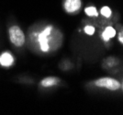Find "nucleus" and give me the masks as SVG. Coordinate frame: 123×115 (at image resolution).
<instances>
[{"label":"nucleus","mask_w":123,"mask_h":115,"mask_svg":"<svg viewBox=\"0 0 123 115\" xmlns=\"http://www.w3.org/2000/svg\"><path fill=\"white\" fill-rule=\"evenodd\" d=\"M9 39L11 42L18 47H21L25 42V35L18 26H12L9 28Z\"/></svg>","instance_id":"1"},{"label":"nucleus","mask_w":123,"mask_h":115,"mask_svg":"<svg viewBox=\"0 0 123 115\" xmlns=\"http://www.w3.org/2000/svg\"><path fill=\"white\" fill-rule=\"evenodd\" d=\"M95 85L100 88H107L109 90H118L120 86L116 79L110 78V77H102V78L98 79L95 82Z\"/></svg>","instance_id":"2"},{"label":"nucleus","mask_w":123,"mask_h":115,"mask_svg":"<svg viewBox=\"0 0 123 115\" xmlns=\"http://www.w3.org/2000/svg\"><path fill=\"white\" fill-rule=\"evenodd\" d=\"M52 28L51 26L47 27L46 29L39 35V42L41 43V49L43 52H47L49 50V44H48V39L47 37L51 33Z\"/></svg>","instance_id":"3"},{"label":"nucleus","mask_w":123,"mask_h":115,"mask_svg":"<svg viewBox=\"0 0 123 115\" xmlns=\"http://www.w3.org/2000/svg\"><path fill=\"white\" fill-rule=\"evenodd\" d=\"M82 6L81 0H66L64 3V8L67 12L72 13L78 10Z\"/></svg>","instance_id":"4"},{"label":"nucleus","mask_w":123,"mask_h":115,"mask_svg":"<svg viewBox=\"0 0 123 115\" xmlns=\"http://www.w3.org/2000/svg\"><path fill=\"white\" fill-rule=\"evenodd\" d=\"M14 62V59L9 52H4L0 56V64L3 66H9Z\"/></svg>","instance_id":"5"},{"label":"nucleus","mask_w":123,"mask_h":115,"mask_svg":"<svg viewBox=\"0 0 123 115\" xmlns=\"http://www.w3.org/2000/svg\"><path fill=\"white\" fill-rule=\"evenodd\" d=\"M115 35H116V31L113 29L112 27H108V28H106L105 32H103L102 37L106 42H108L110 38H113Z\"/></svg>","instance_id":"6"},{"label":"nucleus","mask_w":123,"mask_h":115,"mask_svg":"<svg viewBox=\"0 0 123 115\" xmlns=\"http://www.w3.org/2000/svg\"><path fill=\"white\" fill-rule=\"evenodd\" d=\"M59 82V79L56 77H47L41 81V85L43 87H51L53 85H56Z\"/></svg>","instance_id":"7"},{"label":"nucleus","mask_w":123,"mask_h":115,"mask_svg":"<svg viewBox=\"0 0 123 115\" xmlns=\"http://www.w3.org/2000/svg\"><path fill=\"white\" fill-rule=\"evenodd\" d=\"M85 12L86 14L88 15V16H98V11H97V8L94 7V6H89V7H86L85 9Z\"/></svg>","instance_id":"8"},{"label":"nucleus","mask_w":123,"mask_h":115,"mask_svg":"<svg viewBox=\"0 0 123 115\" xmlns=\"http://www.w3.org/2000/svg\"><path fill=\"white\" fill-rule=\"evenodd\" d=\"M101 14L104 17H106V18H109V17L111 16V10L108 6H104L101 9Z\"/></svg>","instance_id":"9"},{"label":"nucleus","mask_w":123,"mask_h":115,"mask_svg":"<svg viewBox=\"0 0 123 115\" xmlns=\"http://www.w3.org/2000/svg\"><path fill=\"white\" fill-rule=\"evenodd\" d=\"M85 32L88 35H93L94 32H95V28L92 26H86L85 28Z\"/></svg>","instance_id":"10"},{"label":"nucleus","mask_w":123,"mask_h":115,"mask_svg":"<svg viewBox=\"0 0 123 115\" xmlns=\"http://www.w3.org/2000/svg\"><path fill=\"white\" fill-rule=\"evenodd\" d=\"M118 40H119V42L122 43L123 42V39H122V32H119V34H118Z\"/></svg>","instance_id":"11"}]
</instances>
